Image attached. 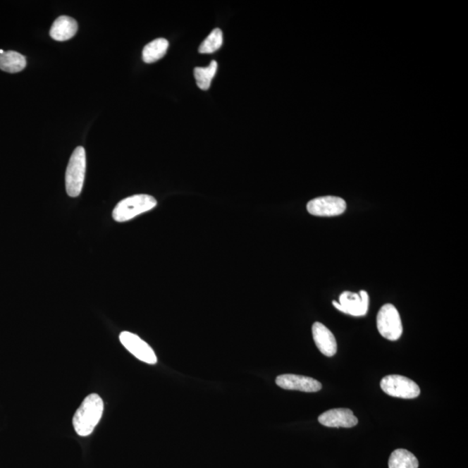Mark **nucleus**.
<instances>
[{"mask_svg": "<svg viewBox=\"0 0 468 468\" xmlns=\"http://www.w3.org/2000/svg\"><path fill=\"white\" fill-rule=\"evenodd\" d=\"M103 399L97 394H90L84 400L73 417V426L78 436H88L94 431L103 415Z\"/></svg>", "mask_w": 468, "mask_h": 468, "instance_id": "obj_1", "label": "nucleus"}, {"mask_svg": "<svg viewBox=\"0 0 468 468\" xmlns=\"http://www.w3.org/2000/svg\"><path fill=\"white\" fill-rule=\"evenodd\" d=\"M157 205L156 199L148 195H137L123 199L113 210V218L125 222L143 213L152 210Z\"/></svg>", "mask_w": 468, "mask_h": 468, "instance_id": "obj_2", "label": "nucleus"}, {"mask_svg": "<svg viewBox=\"0 0 468 468\" xmlns=\"http://www.w3.org/2000/svg\"><path fill=\"white\" fill-rule=\"evenodd\" d=\"M86 172V154L82 147H78L71 154L66 173V187L68 195L78 197L84 186Z\"/></svg>", "mask_w": 468, "mask_h": 468, "instance_id": "obj_3", "label": "nucleus"}, {"mask_svg": "<svg viewBox=\"0 0 468 468\" xmlns=\"http://www.w3.org/2000/svg\"><path fill=\"white\" fill-rule=\"evenodd\" d=\"M376 324L379 333L388 340L396 341L402 337L403 327L401 316L393 304H386L380 309Z\"/></svg>", "mask_w": 468, "mask_h": 468, "instance_id": "obj_4", "label": "nucleus"}, {"mask_svg": "<svg viewBox=\"0 0 468 468\" xmlns=\"http://www.w3.org/2000/svg\"><path fill=\"white\" fill-rule=\"evenodd\" d=\"M381 388L388 395L403 399H414L420 395L421 390L414 381L399 375H390L381 381Z\"/></svg>", "mask_w": 468, "mask_h": 468, "instance_id": "obj_5", "label": "nucleus"}, {"mask_svg": "<svg viewBox=\"0 0 468 468\" xmlns=\"http://www.w3.org/2000/svg\"><path fill=\"white\" fill-rule=\"evenodd\" d=\"M369 303V295L365 290H361L359 293L343 292L339 297V302H332L338 311L354 316H362L367 314Z\"/></svg>", "mask_w": 468, "mask_h": 468, "instance_id": "obj_6", "label": "nucleus"}, {"mask_svg": "<svg viewBox=\"0 0 468 468\" xmlns=\"http://www.w3.org/2000/svg\"><path fill=\"white\" fill-rule=\"evenodd\" d=\"M347 209L345 199L335 196H324L313 199L307 204L309 214L319 217L338 216Z\"/></svg>", "mask_w": 468, "mask_h": 468, "instance_id": "obj_7", "label": "nucleus"}, {"mask_svg": "<svg viewBox=\"0 0 468 468\" xmlns=\"http://www.w3.org/2000/svg\"><path fill=\"white\" fill-rule=\"evenodd\" d=\"M119 338L122 345L140 361L149 364H156V353L148 343L143 341L137 335L131 333V332L123 331L120 334Z\"/></svg>", "mask_w": 468, "mask_h": 468, "instance_id": "obj_8", "label": "nucleus"}, {"mask_svg": "<svg viewBox=\"0 0 468 468\" xmlns=\"http://www.w3.org/2000/svg\"><path fill=\"white\" fill-rule=\"evenodd\" d=\"M278 387L288 390H298L314 393L322 388V384L312 377L285 374L276 378Z\"/></svg>", "mask_w": 468, "mask_h": 468, "instance_id": "obj_9", "label": "nucleus"}, {"mask_svg": "<svg viewBox=\"0 0 468 468\" xmlns=\"http://www.w3.org/2000/svg\"><path fill=\"white\" fill-rule=\"evenodd\" d=\"M321 424L329 428L350 429L357 426L358 419L349 409H332L319 415Z\"/></svg>", "mask_w": 468, "mask_h": 468, "instance_id": "obj_10", "label": "nucleus"}, {"mask_svg": "<svg viewBox=\"0 0 468 468\" xmlns=\"http://www.w3.org/2000/svg\"><path fill=\"white\" fill-rule=\"evenodd\" d=\"M313 339L320 352L326 357H333L338 350V343L335 335L326 326L316 322L312 326Z\"/></svg>", "mask_w": 468, "mask_h": 468, "instance_id": "obj_11", "label": "nucleus"}, {"mask_svg": "<svg viewBox=\"0 0 468 468\" xmlns=\"http://www.w3.org/2000/svg\"><path fill=\"white\" fill-rule=\"evenodd\" d=\"M78 23L74 18L61 16L56 18L52 25L50 35L54 40L63 42L73 39L78 32Z\"/></svg>", "mask_w": 468, "mask_h": 468, "instance_id": "obj_12", "label": "nucleus"}, {"mask_svg": "<svg viewBox=\"0 0 468 468\" xmlns=\"http://www.w3.org/2000/svg\"><path fill=\"white\" fill-rule=\"evenodd\" d=\"M25 66V56L18 52L10 51L0 55V70L6 71V73H20Z\"/></svg>", "mask_w": 468, "mask_h": 468, "instance_id": "obj_13", "label": "nucleus"}, {"mask_svg": "<svg viewBox=\"0 0 468 468\" xmlns=\"http://www.w3.org/2000/svg\"><path fill=\"white\" fill-rule=\"evenodd\" d=\"M168 41L157 39L147 44L142 51V59L147 63H152L164 58L168 48Z\"/></svg>", "mask_w": 468, "mask_h": 468, "instance_id": "obj_14", "label": "nucleus"}, {"mask_svg": "<svg viewBox=\"0 0 468 468\" xmlns=\"http://www.w3.org/2000/svg\"><path fill=\"white\" fill-rule=\"evenodd\" d=\"M418 467L417 458L406 449H396L388 460V468H418Z\"/></svg>", "mask_w": 468, "mask_h": 468, "instance_id": "obj_15", "label": "nucleus"}, {"mask_svg": "<svg viewBox=\"0 0 468 468\" xmlns=\"http://www.w3.org/2000/svg\"><path fill=\"white\" fill-rule=\"evenodd\" d=\"M217 69L218 63L214 60L207 67L195 68L194 70L195 78L196 84H197L199 89L207 90L210 88L211 82H212L213 78L216 74Z\"/></svg>", "mask_w": 468, "mask_h": 468, "instance_id": "obj_16", "label": "nucleus"}, {"mask_svg": "<svg viewBox=\"0 0 468 468\" xmlns=\"http://www.w3.org/2000/svg\"><path fill=\"white\" fill-rule=\"evenodd\" d=\"M222 43H223V35H222L221 30L214 29L202 43L199 48V54H214L221 47Z\"/></svg>", "mask_w": 468, "mask_h": 468, "instance_id": "obj_17", "label": "nucleus"}]
</instances>
